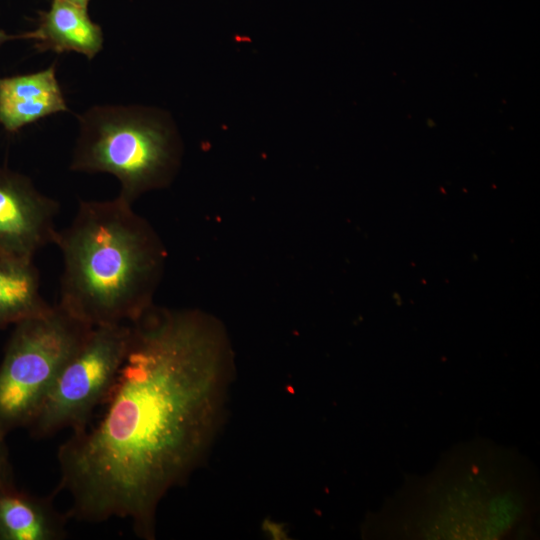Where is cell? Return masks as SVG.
Returning a JSON list of instances; mask_svg holds the SVG:
<instances>
[{
    "instance_id": "obj_13",
    "label": "cell",
    "mask_w": 540,
    "mask_h": 540,
    "mask_svg": "<svg viewBox=\"0 0 540 540\" xmlns=\"http://www.w3.org/2000/svg\"><path fill=\"white\" fill-rule=\"evenodd\" d=\"M71 4H74L76 6H79V7H82V8H86L88 7V4L90 2V0H65Z\"/></svg>"
},
{
    "instance_id": "obj_10",
    "label": "cell",
    "mask_w": 540,
    "mask_h": 540,
    "mask_svg": "<svg viewBox=\"0 0 540 540\" xmlns=\"http://www.w3.org/2000/svg\"><path fill=\"white\" fill-rule=\"evenodd\" d=\"M34 261L0 258V330L48 311Z\"/></svg>"
},
{
    "instance_id": "obj_8",
    "label": "cell",
    "mask_w": 540,
    "mask_h": 540,
    "mask_svg": "<svg viewBox=\"0 0 540 540\" xmlns=\"http://www.w3.org/2000/svg\"><path fill=\"white\" fill-rule=\"evenodd\" d=\"M31 39L40 52H76L93 59L103 47L101 27L93 22L87 9L65 0H51L48 10L40 11L37 28L19 35Z\"/></svg>"
},
{
    "instance_id": "obj_4",
    "label": "cell",
    "mask_w": 540,
    "mask_h": 540,
    "mask_svg": "<svg viewBox=\"0 0 540 540\" xmlns=\"http://www.w3.org/2000/svg\"><path fill=\"white\" fill-rule=\"evenodd\" d=\"M93 327L59 305L13 326L0 362V432L27 427Z\"/></svg>"
},
{
    "instance_id": "obj_2",
    "label": "cell",
    "mask_w": 540,
    "mask_h": 540,
    "mask_svg": "<svg viewBox=\"0 0 540 540\" xmlns=\"http://www.w3.org/2000/svg\"><path fill=\"white\" fill-rule=\"evenodd\" d=\"M53 244L63 258L57 305L73 317L92 327L130 324L150 308L163 249L131 203L80 201Z\"/></svg>"
},
{
    "instance_id": "obj_11",
    "label": "cell",
    "mask_w": 540,
    "mask_h": 540,
    "mask_svg": "<svg viewBox=\"0 0 540 540\" xmlns=\"http://www.w3.org/2000/svg\"><path fill=\"white\" fill-rule=\"evenodd\" d=\"M5 436V434L0 432V488L14 483L13 470Z\"/></svg>"
},
{
    "instance_id": "obj_9",
    "label": "cell",
    "mask_w": 540,
    "mask_h": 540,
    "mask_svg": "<svg viewBox=\"0 0 540 540\" xmlns=\"http://www.w3.org/2000/svg\"><path fill=\"white\" fill-rule=\"evenodd\" d=\"M66 524L51 497L33 495L15 483L0 488V540H62Z\"/></svg>"
},
{
    "instance_id": "obj_5",
    "label": "cell",
    "mask_w": 540,
    "mask_h": 540,
    "mask_svg": "<svg viewBox=\"0 0 540 540\" xmlns=\"http://www.w3.org/2000/svg\"><path fill=\"white\" fill-rule=\"evenodd\" d=\"M130 324L102 325L89 335L63 366L26 428L35 438L70 428H85L94 409L105 402L117 378Z\"/></svg>"
},
{
    "instance_id": "obj_3",
    "label": "cell",
    "mask_w": 540,
    "mask_h": 540,
    "mask_svg": "<svg viewBox=\"0 0 540 540\" xmlns=\"http://www.w3.org/2000/svg\"><path fill=\"white\" fill-rule=\"evenodd\" d=\"M79 135L70 169L108 173L129 203L164 186L178 161V141L169 119L141 106H93L78 117Z\"/></svg>"
},
{
    "instance_id": "obj_7",
    "label": "cell",
    "mask_w": 540,
    "mask_h": 540,
    "mask_svg": "<svg viewBox=\"0 0 540 540\" xmlns=\"http://www.w3.org/2000/svg\"><path fill=\"white\" fill-rule=\"evenodd\" d=\"M66 111L54 64L38 72L0 78V124L9 133Z\"/></svg>"
},
{
    "instance_id": "obj_12",
    "label": "cell",
    "mask_w": 540,
    "mask_h": 540,
    "mask_svg": "<svg viewBox=\"0 0 540 540\" xmlns=\"http://www.w3.org/2000/svg\"><path fill=\"white\" fill-rule=\"evenodd\" d=\"M15 38H19V35L17 36H14V35H9L7 34L6 32H4L3 30H0V46L8 41V40H11V39H15Z\"/></svg>"
},
{
    "instance_id": "obj_1",
    "label": "cell",
    "mask_w": 540,
    "mask_h": 540,
    "mask_svg": "<svg viewBox=\"0 0 540 540\" xmlns=\"http://www.w3.org/2000/svg\"><path fill=\"white\" fill-rule=\"evenodd\" d=\"M225 385L220 346L198 314L149 308L130 323L104 413L57 453L68 517L129 520L139 538L153 539L159 502L212 438Z\"/></svg>"
},
{
    "instance_id": "obj_6",
    "label": "cell",
    "mask_w": 540,
    "mask_h": 540,
    "mask_svg": "<svg viewBox=\"0 0 540 540\" xmlns=\"http://www.w3.org/2000/svg\"><path fill=\"white\" fill-rule=\"evenodd\" d=\"M59 203L25 175L0 167V258L34 261L53 244Z\"/></svg>"
}]
</instances>
